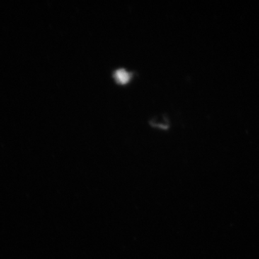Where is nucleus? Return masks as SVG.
<instances>
[{
    "instance_id": "1",
    "label": "nucleus",
    "mask_w": 259,
    "mask_h": 259,
    "mask_svg": "<svg viewBox=\"0 0 259 259\" xmlns=\"http://www.w3.org/2000/svg\"><path fill=\"white\" fill-rule=\"evenodd\" d=\"M114 77H115V81L117 83L124 85L128 83V81L131 80V74L125 69H119L116 70L115 73H114Z\"/></svg>"
}]
</instances>
